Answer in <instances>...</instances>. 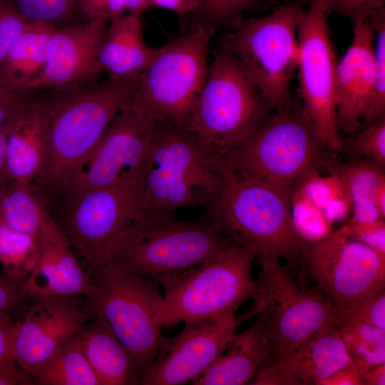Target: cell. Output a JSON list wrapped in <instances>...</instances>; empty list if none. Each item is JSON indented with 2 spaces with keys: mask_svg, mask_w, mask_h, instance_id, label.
I'll return each instance as SVG.
<instances>
[{
  "mask_svg": "<svg viewBox=\"0 0 385 385\" xmlns=\"http://www.w3.org/2000/svg\"><path fill=\"white\" fill-rule=\"evenodd\" d=\"M351 45L337 63L335 99L339 130L351 133L360 125L375 83L374 31L367 20L354 24Z\"/></svg>",
  "mask_w": 385,
  "mask_h": 385,
  "instance_id": "obj_20",
  "label": "cell"
},
{
  "mask_svg": "<svg viewBox=\"0 0 385 385\" xmlns=\"http://www.w3.org/2000/svg\"><path fill=\"white\" fill-rule=\"evenodd\" d=\"M202 0H152V7L167 9L183 17L192 15L198 9Z\"/></svg>",
  "mask_w": 385,
  "mask_h": 385,
  "instance_id": "obj_46",
  "label": "cell"
},
{
  "mask_svg": "<svg viewBox=\"0 0 385 385\" xmlns=\"http://www.w3.org/2000/svg\"><path fill=\"white\" fill-rule=\"evenodd\" d=\"M27 22L9 0L0 4V68L11 46Z\"/></svg>",
  "mask_w": 385,
  "mask_h": 385,
  "instance_id": "obj_38",
  "label": "cell"
},
{
  "mask_svg": "<svg viewBox=\"0 0 385 385\" xmlns=\"http://www.w3.org/2000/svg\"><path fill=\"white\" fill-rule=\"evenodd\" d=\"M106 29V22L98 20L55 29L44 68L27 92L63 91L99 81L103 72L98 55Z\"/></svg>",
  "mask_w": 385,
  "mask_h": 385,
  "instance_id": "obj_18",
  "label": "cell"
},
{
  "mask_svg": "<svg viewBox=\"0 0 385 385\" xmlns=\"http://www.w3.org/2000/svg\"><path fill=\"white\" fill-rule=\"evenodd\" d=\"M235 313L184 323L174 337H165L138 384L178 385L193 381L217 359L236 332Z\"/></svg>",
  "mask_w": 385,
  "mask_h": 385,
  "instance_id": "obj_17",
  "label": "cell"
},
{
  "mask_svg": "<svg viewBox=\"0 0 385 385\" xmlns=\"http://www.w3.org/2000/svg\"><path fill=\"white\" fill-rule=\"evenodd\" d=\"M23 284L4 271L0 273V314L11 317L23 314L30 300L24 292Z\"/></svg>",
  "mask_w": 385,
  "mask_h": 385,
  "instance_id": "obj_40",
  "label": "cell"
},
{
  "mask_svg": "<svg viewBox=\"0 0 385 385\" xmlns=\"http://www.w3.org/2000/svg\"><path fill=\"white\" fill-rule=\"evenodd\" d=\"M77 336L100 385L138 384L141 372L138 362L104 320L89 319Z\"/></svg>",
  "mask_w": 385,
  "mask_h": 385,
  "instance_id": "obj_24",
  "label": "cell"
},
{
  "mask_svg": "<svg viewBox=\"0 0 385 385\" xmlns=\"http://www.w3.org/2000/svg\"><path fill=\"white\" fill-rule=\"evenodd\" d=\"M76 3L88 21H110L126 11L125 0H76Z\"/></svg>",
  "mask_w": 385,
  "mask_h": 385,
  "instance_id": "obj_43",
  "label": "cell"
},
{
  "mask_svg": "<svg viewBox=\"0 0 385 385\" xmlns=\"http://www.w3.org/2000/svg\"><path fill=\"white\" fill-rule=\"evenodd\" d=\"M17 320L7 314H0V367L18 366L13 353V340Z\"/></svg>",
  "mask_w": 385,
  "mask_h": 385,
  "instance_id": "obj_44",
  "label": "cell"
},
{
  "mask_svg": "<svg viewBox=\"0 0 385 385\" xmlns=\"http://www.w3.org/2000/svg\"><path fill=\"white\" fill-rule=\"evenodd\" d=\"M233 242L206 216L187 222L170 212L143 211L111 250L107 262L160 283L203 262Z\"/></svg>",
  "mask_w": 385,
  "mask_h": 385,
  "instance_id": "obj_2",
  "label": "cell"
},
{
  "mask_svg": "<svg viewBox=\"0 0 385 385\" xmlns=\"http://www.w3.org/2000/svg\"><path fill=\"white\" fill-rule=\"evenodd\" d=\"M340 318V322L344 319H353L385 329L384 289L341 312Z\"/></svg>",
  "mask_w": 385,
  "mask_h": 385,
  "instance_id": "obj_37",
  "label": "cell"
},
{
  "mask_svg": "<svg viewBox=\"0 0 385 385\" xmlns=\"http://www.w3.org/2000/svg\"><path fill=\"white\" fill-rule=\"evenodd\" d=\"M328 150L304 106L291 102L220 158L218 165L221 172L266 183L292 196L324 163Z\"/></svg>",
  "mask_w": 385,
  "mask_h": 385,
  "instance_id": "obj_4",
  "label": "cell"
},
{
  "mask_svg": "<svg viewBox=\"0 0 385 385\" xmlns=\"http://www.w3.org/2000/svg\"><path fill=\"white\" fill-rule=\"evenodd\" d=\"M34 384L33 379L19 366L0 367V385Z\"/></svg>",
  "mask_w": 385,
  "mask_h": 385,
  "instance_id": "obj_47",
  "label": "cell"
},
{
  "mask_svg": "<svg viewBox=\"0 0 385 385\" xmlns=\"http://www.w3.org/2000/svg\"><path fill=\"white\" fill-rule=\"evenodd\" d=\"M337 327L353 364L362 374L371 367L385 363V329L353 319H344Z\"/></svg>",
  "mask_w": 385,
  "mask_h": 385,
  "instance_id": "obj_30",
  "label": "cell"
},
{
  "mask_svg": "<svg viewBox=\"0 0 385 385\" xmlns=\"http://www.w3.org/2000/svg\"><path fill=\"white\" fill-rule=\"evenodd\" d=\"M45 143L41 100L22 118L14 122L6 139L8 174L14 182L33 183L41 169Z\"/></svg>",
  "mask_w": 385,
  "mask_h": 385,
  "instance_id": "obj_25",
  "label": "cell"
},
{
  "mask_svg": "<svg viewBox=\"0 0 385 385\" xmlns=\"http://www.w3.org/2000/svg\"><path fill=\"white\" fill-rule=\"evenodd\" d=\"M141 175L85 192L63 204L58 222L88 266L107 262L114 245L142 213Z\"/></svg>",
  "mask_w": 385,
  "mask_h": 385,
  "instance_id": "obj_13",
  "label": "cell"
},
{
  "mask_svg": "<svg viewBox=\"0 0 385 385\" xmlns=\"http://www.w3.org/2000/svg\"><path fill=\"white\" fill-rule=\"evenodd\" d=\"M13 123L0 125V190L13 182L8 174L5 158L6 135Z\"/></svg>",
  "mask_w": 385,
  "mask_h": 385,
  "instance_id": "obj_48",
  "label": "cell"
},
{
  "mask_svg": "<svg viewBox=\"0 0 385 385\" xmlns=\"http://www.w3.org/2000/svg\"><path fill=\"white\" fill-rule=\"evenodd\" d=\"M362 375L361 371L352 364L334 373L322 381L319 385H364Z\"/></svg>",
  "mask_w": 385,
  "mask_h": 385,
  "instance_id": "obj_45",
  "label": "cell"
},
{
  "mask_svg": "<svg viewBox=\"0 0 385 385\" xmlns=\"http://www.w3.org/2000/svg\"><path fill=\"white\" fill-rule=\"evenodd\" d=\"M34 383L39 385H100L77 334L61 346L44 364L34 377Z\"/></svg>",
  "mask_w": 385,
  "mask_h": 385,
  "instance_id": "obj_29",
  "label": "cell"
},
{
  "mask_svg": "<svg viewBox=\"0 0 385 385\" xmlns=\"http://www.w3.org/2000/svg\"><path fill=\"white\" fill-rule=\"evenodd\" d=\"M29 22L54 26L70 18L77 7L76 0H9Z\"/></svg>",
  "mask_w": 385,
  "mask_h": 385,
  "instance_id": "obj_35",
  "label": "cell"
},
{
  "mask_svg": "<svg viewBox=\"0 0 385 385\" xmlns=\"http://www.w3.org/2000/svg\"><path fill=\"white\" fill-rule=\"evenodd\" d=\"M308 175L297 187L331 222L344 218L351 202L338 175L334 173L327 177Z\"/></svg>",
  "mask_w": 385,
  "mask_h": 385,
  "instance_id": "obj_32",
  "label": "cell"
},
{
  "mask_svg": "<svg viewBox=\"0 0 385 385\" xmlns=\"http://www.w3.org/2000/svg\"><path fill=\"white\" fill-rule=\"evenodd\" d=\"M38 261L25 279L23 290L30 299L38 297H87L92 283L71 250L57 221L49 214L38 236Z\"/></svg>",
  "mask_w": 385,
  "mask_h": 385,
  "instance_id": "obj_21",
  "label": "cell"
},
{
  "mask_svg": "<svg viewBox=\"0 0 385 385\" xmlns=\"http://www.w3.org/2000/svg\"><path fill=\"white\" fill-rule=\"evenodd\" d=\"M30 94L14 91L0 81V125L15 122L33 108L37 99Z\"/></svg>",
  "mask_w": 385,
  "mask_h": 385,
  "instance_id": "obj_39",
  "label": "cell"
},
{
  "mask_svg": "<svg viewBox=\"0 0 385 385\" xmlns=\"http://www.w3.org/2000/svg\"><path fill=\"white\" fill-rule=\"evenodd\" d=\"M256 256L252 249L233 242L203 262L160 281L165 294L155 316L158 324L172 327L235 313L255 297Z\"/></svg>",
  "mask_w": 385,
  "mask_h": 385,
  "instance_id": "obj_6",
  "label": "cell"
},
{
  "mask_svg": "<svg viewBox=\"0 0 385 385\" xmlns=\"http://www.w3.org/2000/svg\"><path fill=\"white\" fill-rule=\"evenodd\" d=\"M351 151L383 168L385 165V117L366 125L349 140Z\"/></svg>",
  "mask_w": 385,
  "mask_h": 385,
  "instance_id": "obj_36",
  "label": "cell"
},
{
  "mask_svg": "<svg viewBox=\"0 0 385 385\" xmlns=\"http://www.w3.org/2000/svg\"><path fill=\"white\" fill-rule=\"evenodd\" d=\"M215 33L197 24L163 46L138 78L129 105L155 121L186 129L208 73Z\"/></svg>",
  "mask_w": 385,
  "mask_h": 385,
  "instance_id": "obj_9",
  "label": "cell"
},
{
  "mask_svg": "<svg viewBox=\"0 0 385 385\" xmlns=\"http://www.w3.org/2000/svg\"><path fill=\"white\" fill-rule=\"evenodd\" d=\"M261 314L245 331L235 332L217 359L192 381L194 385L249 384L270 354Z\"/></svg>",
  "mask_w": 385,
  "mask_h": 385,
  "instance_id": "obj_22",
  "label": "cell"
},
{
  "mask_svg": "<svg viewBox=\"0 0 385 385\" xmlns=\"http://www.w3.org/2000/svg\"><path fill=\"white\" fill-rule=\"evenodd\" d=\"M376 34L374 46L375 83L372 98L362 118L366 125L385 117V9L374 11L367 19Z\"/></svg>",
  "mask_w": 385,
  "mask_h": 385,
  "instance_id": "obj_33",
  "label": "cell"
},
{
  "mask_svg": "<svg viewBox=\"0 0 385 385\" xmlns=\"http://www.w3.org/2000/svg\"><path fill=\"white\" fill-rule=\"evenodd\" d=\"M157 50L148 46L144 39L141 16L123 14L107 25L98 51V63L108 78L138 80Z\"/></svg>",
  "mask_w": 385,
  "mask_h": 385,
  "instance_id": "obj_23",
  "label": "cell"
},
{
  "mask_svg": "<svg viewBox=\"0 0 385 385\" xmlns=\"http://www.w3.org/2000/svg\"><path fill=\"white\" fill-rule=\"evenodd\" d=\"M335 173L342 181L356 222L382 219L374 204L379 190L385 185L384 168L368 160H356L340 165Z\"/></svg>",
  "mask_w": 385,
  "mask_h": 385,
  "instance_id": "obj_27",
  "label": "cell"
},
{
  "mask_svg": "<svg viewBox=\"0 0 385 385\" xmlns=\"http://www.w3.org/2000/svg\"><path fill=\"white\" fill-rule=\"evenodd\" d=\"M364 385L385 384V363L371 367L362 376Z\"/></svg>",
  "mask_w": 385,
  "mask_h": 385,
  "instance_id": "obj_49",
  "label": "cell"
},
{
  "mask_svg": "<svg viewBox=\"0 0 385 385\" xmlns=\"http://www.w3.org/2000/svg\"><path fill=\"white\" fill-rule=\"evenodd\" d=\"M259 257L253 312L262 315L270 342L267 360L286 355L323 328L339 324V309L318 289H300L280 260Z\"/></svg>",
  "mask_w": 385,
  "mask_h": 385,
  "instance_id": "obj_11",
  "label": "cell"
},
{
  "mask_svg": "<svg viewBox=\"0 0 385 385\" xmlns=\"http://www.w3.org/2000/svg\"><path fill=\"white\" fill-rule=\"evenodd\" d=\"M155 120L128 105L111 121L93 149L73 170L61 193V204L91 190L142 174Z\"/></svg>",
  "mask_w": 385,
  "mask_h": 385,
  "instance_id": "obj_15",
  "label": "cell"
},
{
  "mask_svg": "<svg viewBox=\"0 0 385 385\" xmlns=\"http://www.w3.org/2000/svg\"><path fill=\"white\" fill-rule=\"evenodd\" d=\"M352 364L338 328L327 327L292 352L266 360L249 384L319 385Z\"/></svg>",
  "mask_w": 385,
  "mask_h": 385,
  "instance_id": "obj_19",
  "label": "cell"
},
{
  "mask_svg": "<svg viewBox=\"0 0 385 385\" xmlns=\"http://www.w3.org/2000/svg\"><path fill=\"white\" fill-rule=\"evenodd\" d=\"M327 8L321 0H309L297 22L299 94L303 106L324 144L342 148L337 124L335 79L337 62L330 38Z\"/></svg>",
  "mask_w": 385,
  "mask_h": 385,
  "instance_id": "obj_14",
  "label": "cell"
},
{
  "mask_svg": "<svg viewBox=\"0 0 385 385\" xmlns=\"http://www.w3.org/2000/svg\"><path fill=\"white\" fill-rule=\"evenodd\" d=\"M126 11L130 14H141L152 8V0H125Z\"/></svg>",
  "mask_w": 385,
  "mask_h": 385,
  "instance_id": "obj_50",
  "label": "cell"
},
{
  "mask_svg": "<svg viewBox=\"0 0 385 385\" xmlns=\"http://www.w3.org/2000/svg\"><path fill=\"white\" fill-rule=\"evenodd\" d=\"M5 0H0V4L4 1Z\"/></svg>",
  "mask_w": 385,
  "mask_h": 385,
  "instance_id": "obj_51",
  "label": "cell"
},
{
  "mask_svg": "<svg viewBox=\"0 0 385 385\" xmlns=\"http://www.w3.org/2000/svg\"><path fill=\"white\" fill-rule=\"evenodd\" d=\"M206 217L235 242L289 265L299 262L307 241L293 222L291 195L266 183L222 171Z\"/></svg>",
  "mask_w": 385,
  "mask_h": 385,
  "instance_id": "obj_3",
  "label": "cell"
},
{
  "mask_svg": "<svg viewBox=\"0 0 385 385\" xmlns=\"http://www.w3.org/2000/svg\"><path fill=\"white\" fill-rule=\"evenodd\" d=\"M39 253L38 237L0 222V264L5 273L24 282L34 268Z\"/></svg>",
  "mask_w": 385,
  "mask_h": 385,
  "instance_id": "obj_31",
  "label": "cell"
},
{
  "mask_svg": "<svg viewBox=\"0 0 385 385\" xmlns=\"http://www.w3.org/2000/svg\"><path fill=\"white\" fill-rule=\"evenodd\" d=\"M137 81L107 77L41 100L44 151L34 185L46 202L58 200L75 168L130 103Z\"/></svg>",
  "mask_w": 385,
  "mask_h": 385,
  "instance_id": "obj_1",
  "label": "cell"
},
{
  "mask_svg": "<svg viewBox=\"0 0 385 385\" xmlns=\"http://www.w3.org/2000/svg\"><path fill=\"white\" fill-rule=\"evenodd\" d=\"M259 0H202L192 15L193 24L212 31L222 26H232L241 19V14Z\"/></svg>",
  "mask_w": 385,
  "mask_h": 385,
  "instance_id": "obj_34",
  "label": "cell"
},
{
  "mask_svg": "<svg viewBox=\"0 0 385 385\" xmlns=\"http://www.w3.org/2000/svg\"><path fill=\"white\" fill-rule=\"evenodd\" d=\"M55 29L51 24L28 21L6 56L0 68V81L14 91L28 93L29 86L44 68L49 39Z\"/></svg>",
  "mask_w": 385,
  "mask_h": 385,
  "instance_id": "obj_26",
  "label": "cell"
},
{
  "mask_svg": "<svg viewBox=\"0 0 385 385\" xmlns=\"http://www.w3.org/2000/svg\"><path fill=\"white\" fill-rule=\"evenodd\" d=\"M49 214L32 183L13 181L0 190V222L15 230L38 237Z\"/></svg>",
  "mask_w": 385,
  "mask_h": 385,
  "instance_id": "obj_28",
  "label": "cell"
},
{
  "mask_svg": "<svg viewBox=\"0 0 385 385\" xmlns=\"http://www.w3.org/2000/svg\"><path fill=\"white\" fill-rule=\"evenodd\" d=\"M329 12L336 11L348 17L354 24L367 20L377 9L384 6L385 0H321Z\"/></svg>",
  "mask_w": 385,
  "mask_h": 385,
  "instance_id": "obj_42",
  "label": "cell"
},
{
  "mask_svg": "<svg viewBox=\"0 0 385 385\" xmlns=\"http://www.w3.org/2000/svg\"><path fill=\"white\" fill-rule=\"evenodd\" d=\"M308 0H292L263 17L240 19L221 39L256 86L270 111L292 102L289 85L297 68V22Z\"/></svg>",
  "mask_w": 385,
  "mask_h": 385,
  "instance_id": "obj_8",
  "label": "cell"
},
{
  "mask_svg": "<svg viewBox=\"0 0 385 385\" xmlns=\"http://www.w3.org/2000/svg\"><path fill=\"white\" fill-rule=\"evenodd\" d=\"M222 176L216 161L192 132L155 121L141 175L143 211L207 207L219 191Z\"/></svg>",
  "mask_w": 385,
  "mask_h": 385,
  "instance_id": "obj_5",
  "label": "cell"
},
{
  "mask_svg": "<svg viewBox=\"0 0 385 385\" xmlns=\"http://www.w3.org/2000/svg\"><path fill=\"white\" fill-rule=\"evenodd\" d=\"M91 319L81 296L30 299L16 322L13 340L16 364L34 381L57 349Z\"/></svg>",
  "mask_w": 385,
  "mask_h": 385,
  "instance_id": "obj_16",
  "label": "cell"
},
{
  "mask_svg": "<svg viewBox=\"0 0 385 385\" xmlns=\"http://www.w3.org/2000/svg\"><path fill=\"white\" fill-rule=\"evenodd\" d=\"M87 274L92 289L84 297L86 311L91 319L108 324L138 362L142 376L165 338L155 319L163 299L160 283L120 271L107 262L88 266Z\"/></svg>",
  "mask_w": 385,
  "mask_h": 385,
  "instance_id": "obj_10",
  "label": "cell"
},
{
  "mask_svg": "<svg viewBox=\"0 0 385 385\" xmlns=\"http://www.w3.org/2000/svg\"><path fill=\"white\" fill-rule=\"evenodd\" d=\"M269 111L239 61L219 48L186 129L218 164L267 120Z\"/></svg>",
  "mask_w": 385,
  "mask_h": 385,
  "instance_id": "obj_7",
  "label": "cell"
},
{
  "mask_svg": "<svg viewBox=\"0 0 385 385\" xmlns=\"http://www.w3.org/2000/svg\"><path fill=\"white\" fill-rule=\"evenodd\" d=\"M343 227L353 237L385 255V222L384 220L356 222L350 219Z\"/></svg>",
  "mask_w": 385,
  "mask_h": 385,
  "instance_id": "obj_41",
  "label": "cell"
},
{
  "mask_svg": "<svg viewBox=\"0 0 385 385\" xmlns=\"http://www.w3.org/2000/svg\"><path fill=\"white\" fill-rule=\"evenodd\" d=\"M299 262L339 313L385 287V255L353 237L343 225L308 242Z\"/></svg>",
  "mask_w": 385,
  "mask_h": 385,
  "instance_id": "obj_12",
  "label": "cell"
}]
</instances>
